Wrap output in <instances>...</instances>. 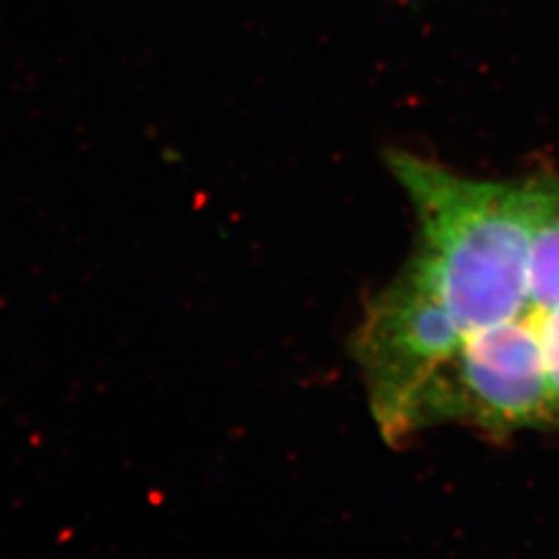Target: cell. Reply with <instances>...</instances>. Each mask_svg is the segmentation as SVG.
<instances>
[{"label": "cell", "mask_w": 559, "mask_h": 559, "mask_svg": "<svg viewBox=\"0 0 559 559\" xmlns=\"http://www.w3.org/2000/svg\"><path fill=\"white\" fill-rule=\"evenodd\" d=\"M388 166L419 221V249L411 263L436 286L462 330L528 311L524 179H468L399 150L388 154Z\"/></svg>", "instance_id": "6da1fadb"}, {"label": "cell", "mask_w": 559, "mask_h": 559, "mask_svg": "<svg viewBox=\"0 0 559 559\" xmlns=\"http://www.w3.org/2000/svg\"><path fill=\"white\" fill-rule=\"evenodd\" d=\"M445 423L471 425L489 436L559 427L533 311L466 332L456 355L411 404L404 440Z\"/></svg>", "instance_id": "7a4b0ae2"}, {"label": "cell", "mask_w": 559, "mask_h": 559, "mask_svg": "<svg viewBox=\"0 0 559 559\" xmlns=\"http://www.w3.org/2000/svg\"><path fill=\"white\" fill-rule=\"evenodd\" d=\"M466 332L415 263L392 280L365 311L353 340L369 404L388 443L404 441L411 404Z\"/></svg>", "instance_id": "3957f363"}, {"label": "cell", "mask_w": 559, "mask_h": 559, "mask_svg": "<svg viewBox=\"0 0 559 559\" xmlns=\"http://www.w3.org/2000/svg\"><path fill=\"white\" fill-rule=\"evenodd\" d=\"M528 193V311L559 307V177L535 175L524 179Z\"/></svg>", "instance_id": "277c9868"}, {"label": "cell", "mask_w": 559, "mask_h": 559, "mask_svg": "<svg viewBox=\"0 0 559 559\" xmlns=\"http://www.w3.org/2000/svg\"><path fill=\"white\" fill-rule=\"evenodd\" d=\"M533 316H535V323L539 330L545 367H547L549 385H551V394H554L559 417V307L554 311H545V313L533 311Z\"/></svg>", "instance_id": "5b68a950"}]
</instances>
